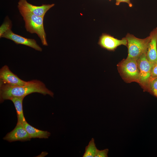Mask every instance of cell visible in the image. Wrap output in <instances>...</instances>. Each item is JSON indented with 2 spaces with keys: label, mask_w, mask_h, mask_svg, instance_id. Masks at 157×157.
Returning a JSON list of instances; mask_svg holds the SVG:
<instances>
[{
  "label": "cell",
  "mask_w": 157,
  "mask_h": 157,
  "mask_svg": "<svg viewBox=\"0 0 157 157\" xmlns=\"http://www.w3.org/2000/svg\"><path fill=\"white\" fill-rule=\"evenodd\" d=\"M94 142V140L92 138L88 146H86L83 157H94L95 156L97 150Z\"/></svg>",
  "instance_id": "5bb4252c"
},
{
  "label": "cell",
  "mask_w": 157,
  "mask_h": 157,
  "mask_svg": "<svg viewBox=\"0 0 157 157\" xmlns=\"http://www.w3.org/2000/svg\"><path fill=\"white\" fill-rule=\"evenodd\" d=\"M0 38H4L12 40L17 44L24 45L40 51H42V48L37 44L34 39L26 38L16 34L10 29L3 33Z\"/></svg>",
  "instance_id": "52a82bcc"
},
{
  "label": "cell",
  "mask_w": 157,
  "mask_h": 157,
  "mask_svg": "<svg viewBox=\"0 0 157 157\" xmlns=\"http://www.w3.org/2000/svg\"><path fill=\"white\" fill-rule=\"evenodd\" d=\"M24 98L13 97L9 99L13 103L16 110L17 118V124H22L26 122L24 115L22 103Z\"/></svg>",
  "instance_id": "4fadbf2b"
},
{
  "label": "cell",
  "mask_w": 157,
  "mask_h": 157,
  "mask_svg": "<svg viewBox=\"0 0 157 157\" xmlns=\"http://www.w3.org/2000/svg\"><path fill=\"white\" fill-rule=\"evenodd\" d=\"M150 35L151 38L148 44L146 57L154 65L157 63V28L152 31Z\"/></svg>",
  "instance_id": "30bf717a"
},
{
  "label": "cell",
  "mask_w": 157,
  "mask_h": 157,
  "mask_svg": "<svg viewBox=\"0 0 157 157\" xmlns=\"http://www.w3.org/2000/svg\"><path fill=\"white\" fill-rule=\"evenodd\" d=\"M127 40L128 59L138 60L144 53H147L148 44L151 35L144 39H140L133 35L127 33L125 37Z\"/></svg>",
  "instance_id": "277c9868"
},
{
  "label": "cell",
  "mask_w": 157,
  "mask_h": 157,
  "mask_svg": "<svg viewBox=\"0 0 157 157\" xmlns=\"http://www.w3.org/2000/svg\"><path fill=\"white\" fill-rule=\"evenodd\" d=\"M17 7L25 22V26L27 31L31 33L37 34L42 45L48 46L44 27V17L36 15L20 5H18Z\"/></svg>",
  "instance_id": "7a4b0ae2"
},
{
  "label": "cell",
  "mask_w": 157,
  "mask_h": 157,
  "mask_svg": "<svg viewBox=\"0 0 157 157\" xmlns=\"http://www.w3.org/2000/svg\"><path fill=\"white\" fill-rule=\"evenodd\" d=\"M117 66L119 73L125 82L139 83V71L137 60L123 59L117 64Z\"/></svg>",
  "instance_id": "3957f363"
},
{
  "label": "cell",
  "mask_w": 157,
  "mask_h": 157,
  "mask_svg": "<svg viewBox=\"0 0 157 157\" xmlns=\"http://www.w3.org/2000/svg\"><path fill=\"white\" fill-rule=\"evenodd\" d=\"M108 151V149L101 150L97 149L95 157H107Z\"/></svg>",
  "instance_id": "e0dca14e"
},
{
  "label": "cell",
  "mask_w": 157,
  "mask_h": 157,
  "mask_svg": "<svg viewBox=\"0 0 157 157\" xmlns=\"http://www.w3.org/2000/svg\"><path fill=\"white\" fill-rule=\"evenodd\" d=\"M28 82L22 80L12 72L7 65H4L0 69V85L21 86L26 84Z\"/></svg>",
  "instance_id": "8992f818"
},
{
  "label": "cell",
  "mask_w": 157,
  "mask_h": 157,
  "mask_svg": "<svg viewBox=\"0 0 157 157\" xmlns=\"http://www.w3.org/2000/svg\"><path fill=\"white\" fill-rule=\"evenodd\" d=\"M3 139L9 142H12L17 141L22 142L28 141L31 138L22 124H17L15 128L8 133Z\"/></svg>",
  "instance_id": "9c48e42d"
},
{
  "label": "cell",
  "mask_w": 157,
  "mask_h": 157,
  "mask_svg": "<svg viewBox=\"0 0 157 157\" xmlns=\"http://www.w3.org/2000/svg\"><path fill=\"white\" fill-rule=\"evenodd\" d=\"M98 44L102 48L110 51H113L119 46L124 45L127 46L126 38L119 40L106 34H103L100 37Z\"/></svg>",
  "instance_id": "ba28073f"
},
{
  "label": "cell",
  "mask_w": 157,
  "mask_h": 157,
  "mask_svg": "<svg viewBox=\"0 0 157 157\" xmlns=\"http://www.w3.org/2000/svg\"><path fill=\"white\" fill-rule=\"evenodd\" d=\"M38 93L44 95L48 94L53 97V93L46 87L42 82L37 80L28 81L24 85L11 86L0 85V101L9 100L13 97H24L29 94Z\"/></svg>",
  "instance_id": "6da1fadb"
},
{
  "label": "cell",
  "mask_w": 157,
  "mask_h": 157,
  "mask_svg": "<svg viewBox=\"0 0 157 157\" xmlns=\"http://www.w3.org/2000/svg\"><path fill=\"white\" fill-rule=\"evenodd\" d=\"M121 2H126L128 4L130 7H132L133 6L132 4L130 2V0H116L115 4L118 6L119 5Z\"/></svg>",
  "instance_id": "d6986e66"
},
{
  "label": "cell",
  "mask_w": 157,
  "mask_h": 157,
  "mask_svg": "<svg viewBox=\"0 0 157 157\" xmlns=\"http://www.w3.org/2000/svg\"><path fill=\"white\" fill-rule=\"evenodd\" d=\"M18 5L22 6L36 15L44 17L47 12L55 4L53 3L43 4L40 6H35L28 3L26 0H20L18 3Z\"/></svg>",
  "instance_id": "8fae6325"
},
{
  "label": "cell",
  "mask_w": 157,
  "mask_h": 157,
  "mask_svg": "<svg viewBox=\"0 0 157 157\" xmlns=\"http://www.w3.org/2000/svg\"><path fill=\"white\" fill-rule=\"evenodd\" d=\"M146 53H143L138 60L139 71L138 84L144 91H148L149 82L151 79V72L154 65L147 59Z\"/></svg>",
  "instance_id": "5b68a950"
},
{
  "label": "cell",
  "mask_w": 157,
  "mask_h": 157,
  "mask_svg": "<svg viewBox=\"0 0 157 157\" xmlns=\"http://www.w3.org/2000/svg\"><path fill=\"white\" fill-rule=\"evenodd\" d=\"M151 79L157 77V63L152 67L151 72Z\"/></svg>",
  "instance_id": "ac0fdd59"
},
{
  "label": "cell",
  "mask_w": 157,
  "mask_h": 157,
  "mask_svg": "<svg viewBox=\"0 0 157 157\" xmlns=\"http://www.w3.org/2000/svg\"><path fill=\"white\" fill-rule=\"evenodd\" d=\"M22 125L28 133L31 138H48L51 133L47 131L38 129L28 124L27 122L22 124Z\"/></svg>",
  "instance_id": "7c38bea8"
},
{
  "label": "cell",
  "mask_w": 157,
  "mask_h": 157,
  "mask_svg": "<svg viewBox=\"0 0 157 157\" xmlns=\"http://www.w3.org/2000/svg\"><path fill=\"white\" fill-rule=\"evenodd\" d=\"M148 92L157 98V77L150 80Z\"/></svg>",
  "instance_id": "9a60e30c"
},
{
  "label": "cell",
  "mask_w": 157,
  "mask_h": 157,
  "mask_svg": "<svg viewBox=\"0 0 157 157\" xmlns=\"http://www.w3.org/2000/svg\"><path fill=\"white\" fill-rule=\"evenodd\" d=\"M11 27V24L9 19L6 20L0 26V37L8 30L10 29Z\"/></svg>",
  "instance_id": "2e32d148"
},
{
  "label": "cell",
  "mask_w": 157,
  "mask_h": 157,
  "mask_svg": "<svg viewBox=\"0 0 157 157\" xmlns=\"http://www.w3.org/2000/svg\"><path fill=\"white\" fill-rule=\"evenodd\" d=\"M110 1H111V0H109Z\"/></svg>",
  "instance_id": "ffe728a7"
}]
</instances>
